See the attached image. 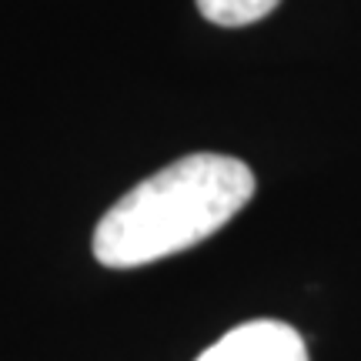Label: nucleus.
<instances>
[{"mask_svg": "<svg viewBox=\"0 0 361 361\" xmlns=\"http://www.w3.org/2000/svg\"><path fill=\"white\" fill-rule=\"evenodd\" d=\"M255 174L231 154H188L144 178L94 228L104 268H141L207 241L255 197Z\"/></svg>", "mask_w": 361, "mask_h": 361, "instance_id": "nucleus-1", "label": "nucleus"}, {"mask_svg": "<svg viewBox=\"0 0 361 361\" xmlns=\"http://www.w3.org/2000/svg\"><path fill=\"white\" fill-rule=\"evenodd\" d=\"M197 361H308V345L291 324L258 318L231 328Z\"/></svg>", "mask_w": 361, "mask_h": 361, "instance_id": "nucleus-2", "label": "nucleus"}, {"mask_svg": "<svg viewBox=\"0 0 361 361\" xmlns=\"http://www.w3.org/2000/svg\"><path fill=\"white\" fill-rule=\"evenodd\" d=\"M204 20L218 27H247L264 20L281 0H194Z\"/></svg>", "mask_w": 361, "mask_h": 361, "instance_id": "nucleus-3", "label": "nucleus"}]
</instances>
